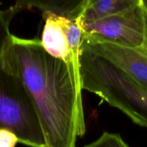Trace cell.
Wrapping results in <instances>:
<instances>
[{"label":"cell","instance_id":"cell-5","mask_svg":"<svg viewBox=\"0 0 147 147\" xmlns=\"http://www.w3.org/2000/svg\"><path fill=\"white\" fill-rule=\"evenodd\" d=\"M42 16L45 19V25L41 43L45 50L53 57L66 63L79 61V58L72 53L64 29L55 18V14L47 13Z\"/></svg>","mask_w":147,"mask_h":147},{"label":"cell","instance_id":"cell-10","mask_svg":"<svg viewBox=\"0 0 147 147\" xmlns=\"http://www.w3.org/2000/svg\"><path fill=\"white\" fill-rule=\"evenodd\" d=\"M144 37L142 47L147 52V11L144 9Z\"/></svg>","mask_w":147,"mask_h":147},{"label":"cell","instance_id":"cell-4","mask_svg":"<svg viewBox=\"0 0 147 147\" xmlns=\"http://www.w3.org/2000/svg\"><path fill=\"white\" fill-rule=\"evenodd\" d=\"M81 47L109 60L135 81L147 87V52L142 47L132 48L83 40Z\"/></svg>","mask_w":147,"mask_h":147},{"label":"cell","instance_id":"cell-3","mask_svg":"<svg viewBox=\"0 0 147 147\" xmlns=\"http://www.w3.org/2000/svg\"><path fill=\"white\" fill-rule=\"evenodd\" d=\"M83 40L109 42L123 47H141L144 37L142 1L129 9L107 18L81 25Z\"/></svg>","mask_w":147,"mask_h":147},{"label":"cell","instance_id":"cell-6","mask_svg":"<svg viewBox=\"0 0 147 147\" xmlns=\"http://www.w3.org/2000/svg\"><path fill=\"white\" fill-rule=\"evenodd\" d=\"M140 0H86L84 9L78 18L80 25L90 24L119 14L138 4Z\"/></svg>","mask_w":147,"mask_h":147},{"label":"cell","instance_id":"cell-9","mask_svg":"<svg viewBox=\"0 0 147 147\" xmlns=\"http://www.w3.org/2000/svg\"><path fill=\"white\" fill-rule=\"evenodd\" d=\"M19 142L15 134L6 129H0V147H15Z\"/></svg>","mask_w":147,"mask_h":147},{"label":"cell","instance_id":"cell-2","mask_svg":"<svg viewBox=\"0 0 147 147\" xmlns=\"http://www.w3.org/2000/svg\"><path fill=\"white\" fill-rule=\"evenodd\" d=\"M23 9L19 1L0 10V129L15 134L19 143L46 147L35 109L18 74L9 32L11 19Z\"/></svg>","mask_w":147,"mask_h":147},{"label":"cell","instance_id":"cell-1","mask_svg":"<svg viewBox=\"0 0 147 147\" xmlns=\"http://www.w3.org/2000/svg\"><path fill=\"white\" fill-rule=\"evenodd\" d=\"M20 79L37 113L46 147H76L86 132L79 61L49 55L37 39L11 36Z\"/></svg>","mask_w":147,"mask_h":147},{"label":"cell","instance_id":"cell-7","mask_svg":"<svg viewBox=\"0 0 147 147\" xmlns=\"http://www.w3.org/2000/svg\"><path fill=\"white\" fill-rule=\"evenodd\" d=\"M86 0L83 1H22L24 8H36L42 14L53 13L71 20L79 18L84 9Z\"/></svg>","mask_w":147,"mask_h":147},{"label":"cell","instance_id":"cell-11","mask_svg":"<svg viewBox=\"0 0 147 147\" xmlns=\"http://www.w3.org/2000/svg\"><path fill=\"white\" fill-rule=\"evenodd\" d=\"M142 5H143L144 9L147 11V0H142Z\"/></svg>","mask_w":147,"mask_h":147},{"label":"cell","instance_id":"cell-8","mask_svg":"<svg viewBox=\"0 0 147 147\" xmlns=\"http://www.w3.org/2000/svg\"><path fill=\"white\" fill-rule=\"evenodd\" d=\"M84 147H130L118 134L104 132L97 140Z\"/></svg>","mask_w":147,"mask_h":147}]
</instances>
